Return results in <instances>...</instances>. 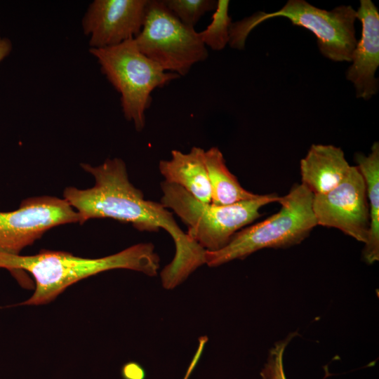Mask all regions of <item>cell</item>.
Instances as JSON below:
<instances>
[{
    "mask_svg": "<svg viewBox=\"0 0 379 379\" xmlns=\"http://www.w3.org/2000/svg\"><path fill=\"white\" fill-rule=\"evenodd\" d=\"M274 17L288 18L293 25L314 34L321 53L336 62L352 61L357 46L354 22L357 12L351 6H340L331 11L317 8L305 0H289L280 10L267 13L257 12L231 24L229 44L244 49L251 31L263 21Z\"/></svg>",
    "mask_w": 379,
    "mask_h": 379,
    "instance_id": "5b68a950",
    "label": "cell"
},
{
    "mask_svg": "<svg viewBox=\"0 0 379 379\" xmlns=\"http://www.w3.org/2000/svg\"><path fill=\"white\" fill-rule=\"evenodd\" d=\"M205 163L211 190V204L230 205L259 196L240 185L227 167L223 154L218 147L205 150Z\"/></svg>",
    "mask_w": 379,
    "mask_h": 379,
    "instance_id": "9a60e30c",
    "label": "cell"
},
{
    "mask_svg": "<svg viewBox=\"0 0 379 379\" xmlns=\"http://www.w3.org/2000/svg\"><path fill=\"white\" fill-rule=\"evenodd\" d=\"M121 374L123 379H145L146 372L138 363L130 361L121 368Z\"/></svg>",
    "mask_w": 379,
    "mask_h": 379,
    "instance_id": "d6986e66",
    "label": "cell"
},
{
    "mask_svg": "<svg viewBox=\"0 0 379 379\" xmlns=\"http://www.w3.org/2000/svg\"><path fill=\"white\" fill-rule=\"evenodd\" d=\"M74 208L65 199L51 196L25 199L13 211H0V252L20 254L48 230L79 222Z\"/></svg>",
    "mask_w": 379,
    "mask_h": 379,
    "instance_id": "ba28073f",
    "label": "cell"
},
{
    "mask_svg": "<svg viewBox=\"0 0 379 379\" xmlns=\"http://www.w3.org/2000/svg\"><path fill=\"white\" fill-rule=\"evenodd\" d=\"M81 166L93 175L94 186L88 189L69 187L63 194L78 213L80 224L92 218H112L131 223L140 231L164 230L175 246L174 258L160 274L162 286L168 290L181 284L206 264V251L182 231L168 209L144 198L143 193L130 182L122 159H108L99 166L81 164Z\"/></svg>",
    "mask_w": 379,
    "mask_h": 379,
    "instance_id": "6da1fadb",
    "label": "cell"
},
{
    "mask_svg": "<svg viewBox=\"0 0 379 379\" xmlns=\"http://www.w3.org/2000/svg\"><path fill=\"white\" fill-rule=\"evenodd\" d=\"M312 208L317 225L336 228L358 241H367L369 206L366 185L356 166H351L345 179L333 190L313 194Z\"/></svg>",
    "mask_w": 379,
    "mask_h": 379,
    "instance_id": "9c48e42d",
    "label": "cell"
},
{
    "mask_svg": "<svg viewBox=\"0 0 379 379\" xmlns=\"http://www.w3.org/2000/svg\"><path fill=\"white\" fill-rule=\"evenodd\" d=\"M229 4L227 0L218 1L211 22L204 30L199 32L204 44L215 51L223 49L229 43V29L232 24L228 14Z\"/></svg>",
    "mask_w": 379,
    "mask_h": 379,
    "instance_id": "2e32d148",
    "label": "cell"
},
{
    "mask_svg": "<svg viewBox=\"0 0 379 379\" xmlns=\"http://www.w3.org/2000/svg\"><path fill=\"white\" fill-rule=\"evenodd\" d=\"M350 168L340 147L313 144L300 160L301 183L313 194H324L338 185Z\"/></svg>",
    "mask_w": 379,
    "mask_h": 379,
    "instance_id": "7c38bea8",
    "label": "cell"
},
{
    "mask_svg": "<svg viewBox=\"0 0 379 379\" xmlns=\"http://www.w3.org/2000/svg\"><path fill=\"white\" fill-rule=\"evenodd\" d=\"M12 42L6 37L0 36V63L11 53Z\"/></svg>",
    "mask_w": 379,
    "mask_h": 379,
    "instance_id": "ffe728a7",
    "label": "cell"
},
{
    "mask_svg": "<svg viewBox=\"0 0 379 379\" xmlns=\"http://www.w3.org/2000/svg\"><path fill=\"white\" fill-rule=\"evenodd\" d=\"M134 39L144 55L180 77L208 58L199 32L181 22L162 0H148L142 29Z\"/></svg>",
    "mask_w": 379,
    "mask_h": 379,
    "instance_id": "52a82bcc",
    "label": "cell"
},
{
    "mask_svg": "<svg viewBox=\"0 0 379 379\" xmlns=\"http://www.w3.org/2000/svg\"><path fill=\"white\" fill-rule=\"evenodd\" d=\"M296 334L291 333L270 350L267 362L260 371L262 379H287L284 368V354L288 343Z\"/></svg>",
    "mask_w": 379,
    "mask_h": 379,
    "instance_id": "ac0fdd59",
    "label": "cell"
},
{
    "mask_svg": "<svg viewBox=\"0 0 379 379\" xmlns=\"http://www.w3.org/2000/svg\"><path fill=\"white\" fill-rule=\"evenodd\" d=\"M159 261L151 243L138 244L99 258H85L48 250L32 255L0 252V268L11 272L26 271L35 281L34 292L18 304L20 305L48 303L74 283L107 270L127 269L154 277L158 273Z\"/></svg>",
    "mask_w": 379,
    "mask_h": 379,
    "instance_id": "7a4b0ae2",
    "label": "cell"
},
{
    "mask_svg": "<svg viewBox=\"0 0 379 379\" xmlns=\"http://www.w3.org/2000/svg\"><path fill=\"white\" fill-rule=\"evenodd\" d=\"M165 6L184 25L194 28L207 12L215 11L214 0H162Z\"/></svg>",
    "mask_w": 379,
    "mask_h": 379,
    "instance_id": "e0dca14e",
    "label": "cell"
},
{
    "mask_svg": "<svg viewBox=\"0 0 379 379\" xmlns=\"http://www.w3.org/2000/svg\"><path fill=\"white\" fill-rule=\"evenodd\" d=\"M159 169L164 181L179 185L202 202H211L204 149L193 147L188 153L173 149L170 159L159 161Z\"/></svg>",
    "mask_w": 379,
    "mask_h": 379,
    "instance_id": "4fadbf2b",
    "label": "cell"
},
{
    "mask_svg": "<svg viewBox=\"0 0 379 379\" xmlns=\"http://www.w3.org/2000/svg\"><path fill=\"white\" fill-rule=\"evenodd\" d=\"M357 18L362 25L361 38L352 53V65L346 77L356 88L357 98L370 99L378 92L375 73L379 65V13L371 0H361Z\"/></svg>",
    "mask_w": 379,
    "mask_h": 379,
    "instance_id": "8fae6325",
    "label": "cell"
},
{
    "mask_svg": "<svg viewBox=\"0 0 379 379\" xmlns=\"http://www.w3.org/2000/svg\"><path fill=\"white\" fill-rule=\"evenodd\" d=\"M313 194L302 183L281 197L279 211L262 222L236 232L227 244L206 251V264L218 267L244 259L262 248H286L300 244L317 225L312 208Z\"/></svg>",
    "mask_w": 379,
    "mask_h": 379,
    "instance_id": "3957f363",
    "label": "cell"
},
{
    "mask_svg": "<svg viewBox=\"0 0 379 379\" xmlns=\"http://www.w3.org/2000/svg\"><path fill=\"white\" fill-rule=\"evenodd\" d=\"M99 63L101 72L119 93L125 118L138 131L145 126V112L152 102L151 94L180 77L164 71L138 48L134 39L118 45L89 48Z\"/></svg>",
    "mask_w": 379,
    "mask_h": 379,
    "instance_id": "8992f818",
    "label": "cell"
},
{
    "mask_svg": "<svg viewBox=\"0 0 379 379\" xmlns=\"http://www.w3.org/2000/svg\"><path fill=\"white\" fill-rule=\"evenodd\" d=\"M356 166L361 174L366 189L369 206V231L362 255L371 265L379 260V144L375 142L368 155L354 154Z\"/></svg>",
    "mask_w": 379,
    "mask_h": 379,
    "instance_id": "5bb4252c",
    "label": "cell"
},
{
    "mask_svg": "<svg viewBox=\"0 0 379 379\" xmlns=\"http://www.w3.org/2000/svg\"><path fill=\"white\" fill-rule=\"evenodd\" d=\"M160 203L187 226V235L206 251L225 246L232 236L260 215L264 206L278 202L277 194H259L255 199L219 206L202 202L178 185L161 182Z\"/></svg>",
    "mask_w": 379,
    "mask_h": 379,
    "instance_id": "277c9868",
    "label": "cell"
},
{
    "mask_svg": "<svg viewBox=\"0 0 379 379\" xmlns=\"http://www.w3.org/2000/svg\"><path fill=\"white\" fill-rule=\"evenodd\" d=\"M148 0H95L88 6L82 28L89 46L100 48L134 39L142 29Z\"/></svg>",
    "mask_w": 379,
    "mask_h": 379,
    "instance_id": "30bf717a",
    "label": "cell"
}]
</instances>
